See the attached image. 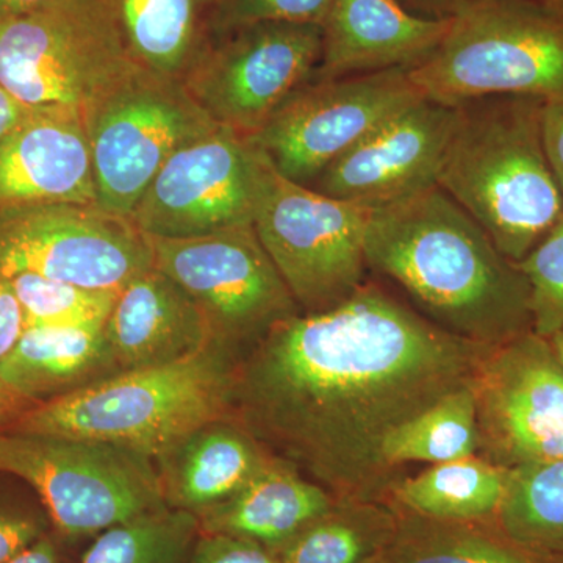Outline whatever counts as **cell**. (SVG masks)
I'll use <instances>...</instances> for the list:
<instances>
[{
  "label": "cell",
  "instance_id": "obj_1",
  "mask_svg": "<svg viewBox=\"0 0 563 563\" xmlns=\"http://www.w3.org/2000/svg\"><path fill=\"white\" fill-rule=\"evenodd\" d=\"M492 347L459 339L366 282L328 312L287 318L244 351L232 420L336 501H385L391 433L472 383Z\"/></svg>",
  "mask_w": 563,
  "mask_h": 563
},
{
  "label": "cell",
  "instance_id": "obj_2",
  "mask_svg": "<svg viewBox=\"0 0 563 563\" xmlns=\"http://www.w3.org/2000/svg\"><path fill=\"white\" fill-rule=\"evenodd\" d=\"M365 254L369 272L459 339L495 347L532 331L520 266L439 185L373 209Z\"/></svg>",
  "mask_w": 563,
  "mask_h": 563
},
{
  "label": "cell",
  "instance_id": "obj_3",
  "mask_svg": "<svg viewBox=\"0 0 563 563\" xmlns=\"http://www.w3.org/2000/svg\"><path fill=\"white\" fill-rule=\"evenodd\" d=\"M544 99L487 96L455 106L437 185L504 257L521 263L563 217V192L543 140Z\"/></svg>",
  "mask_w": 563,
  "mask_h": 563
},
{
  "label": "cell",
  "instance_id": "obj_4",
  "mask_svg": "<svg viewBox=\"0 0 563 563\" xmlns=\"http://www.w3.org/2000/svg\"><path fill=\"white\" fill-rule=\"evenodd\" d=\"M236 361L213 343L187 361L118 373L36 404L2 431L113 444L155 461L202 426L232 420Z\"/></svg>",
  "mask_w": 563,
  "mask_h": 563
},
{
  "label": "cell",
  "instance_id": "obj_5",
  "mask_svg": "<svg viewBox=\"0 0 563 563\" xmlns=\"http://www.w3.org/2000/svg\"><path fill=\"white\" fill-rule=\"evenodd\" d=\"M410 80L426 99L461 106L487 96H563V13L536 0H468Z\"/></svg>",
  "mask_w": 563,
  "mask_h": 563
},
{
  "label": "cell",
  "instance_id": "obj_6",
  "mask_svg": "<svg viewBox=\"0 0 563 563\" xmlns=\"http://www.w3.org/2000/svg\"><path fill=\"white\" fill-rule=\"evenodd\" d=\"M136 66L103 0H54L0 18V85L31 109L85 120Z\"/></svg>",
  "mask_w": 563,
  "mask_h": 563
},
{
  "label": "cell",
  "instance_id": "obj_7",
  "mask_svg": "<svg viewBox=\"0 0 563 563\" xmlns=\"http://www.w3.org/2000/svg\"><path fill=\"white\" fill-rule=\"evenodd\" d=\"M0 473L31 484L52 523L69 537L166 506L155 462L113 444L0 431Z\"/></svg>",
  "mask_w": 563,
  "mask_h": 563
},
{
  "label": "cell",
  "instance_id": "obj_8",
  "mask_svg": "<svg viewBox=\"0 0 563 563\" xmlns=\"http://www.w3.org/2000/svg\"><path fill=\"white\" fill-rule=\"evenodd\" d=\"M372 210L296 184L266 162L252 224L301 313L335 309L368 282Z\"/></svg>",
  "mask_w": 563,
  "mask_h": 563
},
{
  "label": "cell",
  "instance_id": "obj_9",
  "mask_svg": "<svg viewBox=\"0 0 563 563\" xmlns=\"http://www.w3.org/2000/svg\"><path fill=\"white\" fill-rule=\"evenodd\" d=\"M98 206L131 218L165 163L220 128L185 85L136 66L85 117Z\"/></svg>",
  "mask_w": 563,
  "mask_h": 563
},
{
  "label": "cell",
  "instance_id": "obj_10",
  "mask_svg": "<svg viewBox=\"0 0 563 563\" xmlns=\"http://www.w3.org/2000/svg\"><path fill=\"white\" fill-rule=\"evenodd\" d=\"M154 268V244L128 217L99 206L41 203L0 210V277L38 274L121 291Z\"/></svg>",
  "mask_w": 563,
  "mask_h": 563
},
{
  "label": "cell",
  "instance_id": "obj_11",
  "mask_svg": "<svg viewBox=\"0 0 563 563\" xmlns=\"http://www.w3.org/2000/svg\"><path fill=\"white\" fill-rule=\"evenodd\" d=\"M152 244L155 268L195 299L217 343L239 357L274 325L301 313L254 224Z\"/></svg>",
  "mask_w": 563,
  "mask_h": 563
},
{
  "label": "cell",
  "instance_id": "obj_12",
  "mask_svg": "<svg viewBox=\"0 0 563 563\" xmlns=\"http://www.w3.org/2000/svg\"><path fill=\"white\" fill-rule=\"evenodd\" d=\"M421 98L404 68L310 80L250 139L277 173L310 187L377 125Z\"/></svg>",
  "mask_w": 563,
  "mask_h": 563
},
{
  "label": "cell",
  "instance_id": "obj_13",
  "mask_svg": "<svg viewBox=\"0 0 563 563\" xmlns=\"http://www.w3.org/2000/svg\"><path fill=\"white\" fill-rule=\"evenodd\" d=\"M228 33L209 44L184 85L218 125L251 136L312 80L321 60L322 25L258 22Z\"/></svg>",
  "mask_w": 563,
  "mask_h": 563
},
{
  "label": "cell",
  "instance_id": "obj_14",
  "mask_svg": "<svg viewBox=\"0 0 563 563\" xmlns=\"http://www.w3.org/2000/svg\"><path fill=\"white\" fill-rule=\"evenodd\" d=\"M479 453L514 470L563 461V366L531 331L484 355L472 379Z\"/></svg>",
  "mask_w": 563,
  "mask_h": 563
},
{
  "label": "cell",
  "instance_id": "obj_15",
  "mask_svg": "<svg viewBox=\"0 0 563 563\" xmlns=\"http://www.w3.org/2000/svg\"><path fill=\"white\" fill-rule=\"evenodd\" d=\"M266 162L250 136L220 125L165 163L131 220L152 239H192L252 224Z\"/></svg>",
  "mask_w": 563,
  "mask_h": 563
},
{
  "label": "cell",
  "instance_id": "obj_16",
  "mask_svg": "<svg viewBox=\"0 0 563 563\" xmlns=\"http://www.w3.org/2000/svg\"><path fill=\"white\" fill-rule=\"evenodd\" d=\"M455 121V107L418 99L336 158L310 188L376 209L433 187Z\"/></svg>",
  "mask_w": 563,
  "mask_h": 563
},
{
  "label": "cell",
  "instance_id": "obj_17",
  "mask_svg": "<svg viewBox=\"0 0 563 563\" xmlns=\"http://www.w3.org/2000/svg\"><path fill=\"white\" fill-rule=\"evenodd\" d=\"M41 203L98 206L85 120L33 109L0 141V210Z\"/></svg>",
  "mask_w": 563,
  "mask_h": 563
},
{
  "label": "cell",
  "instance_id": "obj_18",
  "mask_svg": "<svg viewBox=\"0 0 563 563\" xmlns=\"http://www.w3.org/2000/svg\"><path fill=\"white\" fill-rule=\"evenodd\" d=\"M103 332L121 372L173 365L217 343L201 307L155 266L122 288Z\"/></svg>",
  "mask_w": 563,
  "mask_h": 563
},
{
  "label": "cell",
  "instance_id": "obj_19",
  "mask_svg": "<svg viewBox=\"0 0 563 563\" xmlns=\"http://www.w3.org/2000/svg\"><path fill=\"white\" fill-rule=\"evenodd\" d=\"M448 27L450 18L410 13L398 0H335L322 24L312 80L413 68L435 51Z\"/></svg>",
  "mask_w": 563,
  "mask_h": 563
},
{
  "label": "cell",
  "instance_id": "obj_20",
  "mask_svg": "<svg viewBox=\"0 0 563 563\" xmlns=\"http://www.w3.org/2000/svg\"><path fill=\"white\" fill-rule=\"evenodd\" d=\"M274 459L239 422L220 420L191 432L154 462L166 506L198 517L232 498Z\"/></svg>",
  "mask_w": 563,
  "mask_h": 563
},
{
  "label": "cell",
  "instance_id": "obj_21",
  "mask_svg": "<svg viewBox=\"0 0 563 563\" xmlns=\"http://www.w3.org/2000/svg\"><path fill=\"white\" fill-rule=\"evenodd\" d=\"M335 503L321 485L274 459L228 501L198 515L199 533L239 537L276 553Z\"/></svg>",
  "mask_w": 563,
  "mask_h": 563
},
{
  "label": "cell",
  "instance_id": "obj_22",
  "mask_svg": "<svg viewBox=\"0 0 563 563\" xmlns=\"http://www.w3.org/2000/svg\"><path fill=\"white\" fill-rule=\"evenodd\" d=\"M122 373L103 325L27 328L0 362V379L33 404L60 398Z\"/></svg>",
  "mask_w": 563,
  "mask_h": 563
},
{
  "label": "cell",
  "instance_id": "obj_23",
  "mask_svg": "<svg viewBox=\"0 0 563 563\" xmlns=\"http://www.w3.org/2000/svg\"><path fill=\"white\" fill-rule=\"evenodd\" d=\"M135 65L184 84L209 47L210 0H103Z\"/></svg>",
  "mask_w": 563,
  "mask_h": 563
},
{
  "label": "cell",
  "instance_id": "obj_24",
  "mask_svg": "<svg viewBox=\"0 0 563 563\" xmlns=\"http://www.w3.org/2000/svg\"><path fill=\"white\" fill-rule=\"evenodd\" d=\"M509 470L481 455L439 463L415 477H401L385 503L396 512L442 521H496Z\"/></svg>",
  "mask_w": 563,
  "mask_h": 563
},
{
  "label": "cell",
  "instance_id": "obj_25",
  "mask_svg": "<svg viewBox=\"0 0 563 563\" xmlns=\"http://www.w3.org/2000/svg\"><path fill=\"white\" fill-rule=\"evenodd\" d=\"M398 514L383 563H563L515 542L496 521H442Z\"/></svg>",
  "mask_w": 563,
  "mask_h": 563
},
{
  "label": "cell",
  "instance_id": "obj_26",
  "mask_svg": "<svg viewBox=\"0 0 563 563\" xmlns=\"http://www.w3.org/2000/svg\"><path fill=\"white\" fill-rule=\"evenodd\" d=\"M398 528L385 501H336L276 554L282 563H368L383 554Z\"/></svg>",
  "mask_w": 563,
  "mask_h": 563
},
{
  "label": "cell",
  "instance_id": "obj_27",
  "mask_svg": "<svg viewBox=\"0 0 563 563\" xmlns=\"http://www.w3.org/2000/svg\"><path fill=\"white\" fill-rule=\"evenodd\" d=\"M496 525L515 542L563 561V461L509 470Z\"/></svg>",
  "mask_w": 563,
  "mask_h": 563
},
{
  "label": "cell",
  "instance_id": "obj_28",
  "mask_svg": "<svg viewBox=\"0 0 563 563\" xmlns=\"http://www.w3.org/2000/svg\"><path fill=\"white\" fill-rule=\"evenodd\" d=\"M477 453L479 429L472 383L444 396L396 429L384 446L385 461L396 470L410 462L439 465Z\"/></svg>",
  "mask_w": 563,
  "mask_h": 563
},
{
  "label": "cell",
  "instance_id": "obj_29",
  "mask_svg": "<svg viewBox=\"0 0 563 563\" xmlns=\"http://www.w3.org/2000/svg\"><path fill=\"white\" fill-rule=\"evenodd\" d=\"M199 537L195 514L165 506L98 537L81 563H190Z\"/></svg>",
  "mask_w": 563,
  "mask_h": 563
},
{
  "label": "cell",
  "instance_id": "obj_30",
  "mask_svg": "<svg viewBox=\"0 0 563 563\" xmlns=\"http://www.w3.org/2000/svg\"><path fill=\"white\" fill-rule=\"evenodd\" d=\"M27 328H90L103 325L120 291L90 290L38 274L10 277Z\"/></svg>",
  "mask_w": 563,
  "mask_h": 563
},
{
  "label": "cell",
  "instance_id": "obj_31",
  "mask_svg": "<svg viewBox=\"0 0 563 563\" xmlns=\"http://www.w3.org/2000/svg\"><path fill=\"white\" fill-rule=\"evenodd\" d=\"M518 266L529 285L532 331L543 339L563 332V217Z\"/></svg>",
  "mask_w": 563,
  "mask_h": 563
},
{
  "label": "cell",
  "instance_id": "obj_32",
  "mask_svg": "<svg viewBox=\"0 0 563 563\" xmlns=\"http://www.w3.org/2000/svg\"><path fill=\"white\" fill-rule=\"evenodd\" d=\"M335 0H222L217 27L233 31L258 22L324 24Z\"/></svg>",
  "mask_w": 563,
  "mask_h": 563
},
{
  "label": "cell",
  "instance_id": "obj_33",
  "mask_svg": "<svg viewBox=\"0 0 563 563\" xmlns=\"http://www.w3.org/2000/svg\"><path fill=\"white\" fill-rule=\"evenodd\" d=\"M190 563H282L262 544L224 533H199Z\"/></svg>",
  "mask_w": 563,
  "mask_h": 563
},
{
  "label": "cell",
  "instance_id": "obj_34",
  "mask_svg": "<svg viewBox=\"0 0 563 563\" xmlns=\"http://www.w3.org/2000/svg\"><path fill=\"white\" fill-rule=\"evenodd\" d=\"M43 536L44 521L38 515L0 507V563L27 550Z\"/></svg>",
  "mask_w": 563,
  "mask_h": 563
},
{
  "label": "cell",
  "instance_id": "obj_35",
  "mask_svg": "<svg viewBox=\"0 0 563 563\" xmlns=\"http://www.w3.org/2000/svg\"><path fill=\"white\" fill-rule=\"evenodd\" d=\"M25 331L24 310L10 280L0 277V362L14 350Z\"/></svg>",
  "mask_w": 563,
  "mask_h": 563
},
{
  "label": "cell",
  "instance_id": "obj_36",
  "mask_svg": "<svg viewBox=\"0 0 563 563\" xmlns=\"http://www.w3.org/2000/svg\"><path fill=\"white\" fill-rule=\"evenodd\" d=\"M543 140L551 168L563 192V96L544 101Z\"/></svg>",
  "mask_w": 563,
  "mask_h": 563
},
{
  "label": "cell",
  "instance_id": "obj_37",
  "mask_svg": "<svg viewBox=\"0 0 563 563\" xmlns=\"http://www.w3.org/2000/svg\"><path fill=\"white\" fill-rule=\"evenodd\" d=\"M32 110L0 85V141L9 136Z\"/></svg>",
  "mask_w": 563,
  "mask_h": 563
},
{
  "label": "cell",
  "instance_id": "obj_38",
  "mask_svg": "<svg viewBox=\"0 0 563 563\" xmlns=\"http://www.w3.org/2000/svg\"><path fill=\"white\" fill-rule=\"evenodd\" d=\"M33 406H36V404L22 398L21 395L11 390L9 385L0 379V431Z\"/></svg>",
  "mask_w": 563,
  "mask_h": 563
},
{
  "label": "cell",
  "instance_id": "obj_39",
  "mask_svg": "<svg viewBox=\"0 0 563 563\" xmlns=\"http://www.w3.org/2000/svg\"><path fill=\"white\" fill-rule=\"evenodd\" d=\"M3 563H58V551L49 537L43 536L32 547Z\"/></svg>",
  "mask_w": 563,
  "mask_h": 563
},
{
  "label": "cell",
  "instance_id": "obj_40",
  "mask_svg": "<svg viewBox=\"0 0 563 563\" xmlns=\"http://www.w3.org/2000/svg\"><path fill=\"white\" fill-rule=\"evenodd\" d=\"M51 2L54 0H0V18L21 16Z\"/></svg>",
  "mask_w": 563,
  "mask_h": 563
},
{
  "label": "cell",
  "instance_id": "obj_41",
  "mask_svg": "<svg viewBox=\"0 0 563 563\" xmlns=\"http://www.w3.org/2000/svg\"><path fill=\"white\" fill-rule=\"evenodd\" d=\"M413 2L432 11L437 18H450L468 0H413Z\"/></svg>",
  "mask_w": 563,
  "mask_h": 563
},
{
  "label": "cell",
  "instance_id": "obj_42",
  "mask_svg": "<svg viewBox=\"0 0 563 563\" xmlns=\"http://www.w3.org/2000/svg\"><path fill=\"white\" fill-rule=\"evenodd\" d=\"M548 340L553 344L555 354H558L559 361H561L563 366V332L555 333V335Z\"/></svg>",
  "mask_w": 563,
  "mask_h": 563
},
{
  "label": "cell",
  "instance_id": "obj_43",
  "mask_svg": "<svg viewBox=\"0 0 563 563\" xmlns=\"http://www.w3.org/2000/svg\"><path fill=\"white\" fill-rule=\"evenodd\" d=\"M540 5L548 7V9L559 11V13H563V0H536Z\"/></svg>",
  "mask_w": 563,
  "mask_h": 563
},
{
  "label": "cell",
  "instance_id": "obj_44",
  "mask_svg": "<svg viewBox=\"0 0 563 563\" xmlns=\"http://www.w3.org/2000/svg\"><path fill=\"white\" fill-rule=\"evenodd\" d=\"M368 563H383L379 561V555H377L376 559H373V561H369Z\"/></svg>",
  "mask_w": 563,
  "mask_h": 563
}]
</instances>
